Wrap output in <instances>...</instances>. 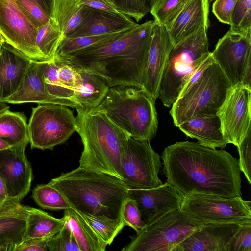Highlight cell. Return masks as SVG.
Masks as SVG:
<instances>
[{
    "label": "cell",
    "mask_w": 251,
    "mask_h": 251,
    "mask_svg": "<svg viewBox=\"0 0 251 251\" xmlns=\"http://www.w3.org/2000/svg\"><path fill=\"white\" fill-rule=\"evenodd\" d=\"M160 157L167 182L184 197L193 193L242 196L238 160L223 149L179 141L166 147Z\"/></svg>",
    "instance_id": "obj_1"
},
{
    "label": "cell",
    "mask_w": 251,
    "mask_h": 251,
    "mask_svg": "<svg viewBox=\"0 0 251 251\" xmlns=\"http://www.w3.org/2000/svg\"><path fill=\"white\" fill-rule=\"evenodd\" d=\"M154 20L137 24L118 38L83 49L63 60L95 73L109 87L133 85L142 88Z\"/></svg>",
    "instance_id": "obj_2"
},
{
    "label": "cell",
    "mask_w": 251,
    "mask_h": 251,
    "mask_svg": "<svg viewBox=\"0 0 251 251\" xmlns=\"http://www.w3.org/2000/svg\"><path fill=\"white\" fill-rule=\"evenodd\" d=\"M49 183L80 214L111 219L121 217L129 189L116 176L80 167L62 173Z\"/></svg>",
    "instance_id": "obj_3"
},
{
    "label": "cell",
    "mask_w": 251,
    "mask_h": 251,
    "mask_svg": "<svg viewBox=\"0 0 251 251\" xmlns=\"http://www.w3.org/2000/svg\"><path fill=\"white\" fill-rule=\"evenodd\" d=\"M76 109V131L83 146L79 167L122 179L121 161L128 135L103 113Z\"/></svg>",
    "instance_id": "obj_4"
},
{
    "label": "cell",
    "mask_w": 251,
    "mask_h": 251,
    "mask_svg": "<svg viewBox=\"0 0 251 251\" xmlns=\"http://www.w3.org/2000/svg\"><path fill=\"white\" fill-rule=\"evenodd\" d=\"M89 111L103 113L128 136L150 141L156 135L155 101L142 88L133 85L110 87L105 97Z\"/></svg>",
    "instance_id": "obj_5"
},
{
    "label": "cell",
    "mask_w": 251,
    "mask_h": 251,
    "mask_svg": "<svg viewBox=\"0 0 251 251\" xmlns=\"http://www.w3.org/2000/svg\"><path fill=\"white\" fill-rule=\"evenodd\" d=\"M208 29L202 26L172 48L159 87L158 97L164 106L175 103L193 72L210 54Z\"/></svg>",
    "instance_id": "obj_6"
},
{
    "label": "cell",
    "mask_w": 251,
    "mask_h": 251,
    "mask_svg": "<svg viewBox=\"0 0 251 251\" xmlns=\"http://www.w3.org/2000/svg\"><path fill=\"white\" fill-rule=\"evenodd\" d=\"M219 65L213 61L200 78L181 94L170 110L177 127L194 117L217 114L232 87Z\"/></svg>",
    "instance_id": "obj_7"
},
{
    "label": "cell",
    "mask_w": 251,
    "mask_h": 251,
    "mask_svg": "<svg viewBox=\"0 0 251 251\" xmlns=\"http://www.w3.org/2000/svg\"><path fill=\"white\" fill-rule=\"evenodd\" d=\"M202 224L180 209H177L146 224L122 250L175 251L180 243Z\"/></svg>",
    "instance_id": "obj_8"
},
{
    "label": "cell",
    "mask_w": 251,
    "mask_h": 251,
    "mask_svg": "<svg viewBox=\"0 0 251 251\" xmlns=\"http://www.w3.org/2000/svg\"><path fill=\"white\" fill-rule=\"evenodd\" d=\"M69 107L39 104L32 109L28 124L31 149L53 150L65 142L76 130V118Z\"/></svg>",
    "instance_id": "obj_9"
},
{
    "label": "cell",
    "mask_w": 251,
    "mask_h": 251,
    "mask_svg": "<svg viewBox=\"0 0 251 251\" xmlns=\"http://www.w3.org/2000/svg\"><path fill=\"white\" fill-rule=\"evenodd\" d=\"M180 210L201 224L251 222V201L193 193L184 197Z\"/></svg>",
    "instance_id": "obj_10"
},
{
    "label": "cell",
    "mask_w": 251,
    "mask_h": 251,
    "mask_svg": "<svg viewBox=\"0 0 251 251\" xmlns=\"http://www.w3.org/2000/svg\"><path fill=\"white\" fill-rule=\"evenodd\" d=\"M160 155L149 141L128 135L121 161L122 179L129 189H147L162 184L158 177L162 166Z\"/></svg>",
    "instance_id": "obj_11"
},
{
    "label": "cell",
    "mask_w": 251,
    "mask_h": 251,
    "mask_svg": "<svg viewBox=\"0 0 251 251\" xmlns=\"http://www.w3.org/2000/svg\"><path fill=\"white\" fill-rule=\"evenodd\" d=\"M0 29L5 41L31 61L44 62L36 46L37 28L15 0H0Z\"/></svg>",
    "instance_id": "obj_12"
},
{
    "label": "cell",
    "mask_w": 251,
    "mask_h": 251,
    "mask_svg": "<svg viewBox=\"0 0 251 251\" xmlns=\"http://www.w3.org/2000/svg\"><path fill=\"white\" fill-rule=\"evenodd\" d=\"M251 90L241 85L231 87L217 113L228 144L237 146L251 128Z\"/></svg>",
    "instance_id": "obj_13"
},
{
    "label": "cell",
    "mask_w": 251,
    "mask_h": 251,
    "mask_svg": "<svg viewBox=\"0 0 251 251\" xmlns=\"http://www.w3.org/2000/svg\"><path fill=\"white\" fill-rule=\"evenodd\" d=\"M211 54L232 86L240 85L245 69L251 61V36L229 30Z\"/></svg>",
    "instance_id": "obj_14"
},
{
    "label": "cell",
    "mask_w": 251,
    "mask_h": 251,
    "mask_svg": "<svg viewBox=\"0 0 251 251\" xmlns=\"http://www.w3.org/2000/svg\"><path fill=\"white\" fill-rule=\"evenodd\" d=\"M27 145L0 151V177L8 197L19 202L29 192L33 179L32 168L25 153Z\"/></svg>",
    "instance_id": "obj_15"
},
{
    "label": "cell",
    "mask_w": 251,
    "mask_h": 251,
    "mask_svg": "<svg viewBox=\"0 0 251 251\" xmlns=\"http://www.w3.org/2000/svg\"><path fill=\"white\" fill-rule=\"evenodd\" d=\"M128 197L136 201L145 225L171 211L180 209L184 198L167 182L151 189H129Z\"/></svg>",
    "instance_id": "obj_16"
},
{
    "label": "cell",
    "mask_w": 251,
    "mask_h": 251,
    "mask_svg": "<svg viewBox=\"0 0 251 251\" xmlns=\"http://www.w3.org/2000/svg\"><path fill=\"white\" fill-rule=\"evenodd\" d=\"M173 47L167 29L156 23L152 31L142 88L155 101L168 57Z\"/></svg>",
    "instance_id": "obj_17"
},
{
    "label": "cell",
    "mask_w": 251,
    "mask_h": 251,
    "mask_svg": "<svg viewBox=\"0 0 251 251\" xmlns=\"http://www.w3.org/2000/svg\"><path fill=\"white\" fill-rule=\"evenodd\" d=\"M242 225L203 224L180 243L175 251H228L231 239Z\"/></svg>",
    "instance_id": "obj_18"
},
{
    "label": "cell",
    "mask_w": 251,
    "mask_h": 251,
    "mask_svg": "<svg viewBox=\"0 0 251 251\" xmlns=\"http://www.w3.org/2000/svg\"><path fill=\"white\" fill-rule=\"evenodd\" d=\"M41 62H31L17 91L7 98L4 103H51L79 108V105L72 100L59 99L49 93L44 81Z\"/></svg>",
    "instance_id": "obj_19"
},
{
    "label": "cell",
    "mask_w": 251,
    "mask_h": 251,
    "mask_svg": "<svg viewBox=\"0 0 251 251\" xmlns=\"http://www.w3.org/2000/svg\"><path fill=\"white\" fill-rule=\"evenodd\" d=\"M31 61L6 42L0 43V102L18 90Z\"/></svg>",
    "instance_id": "obj_20"
},
{
    "label": "cell",
    "mask_w": 251,
    "mask_h": 251,
    "mask_svg": "<svg viewBox=\"0 0 251 251\" xmlns=\"http://www.w3.org/2000/svg\"><path fill=\"white\" fill-rule=\"evenodd\" d=\"M209 0H189L167 29L173 46L190 36L203 26L209 28Z\"/></svg>",
    "instance_id": "obj_21"
},
{
    "label": "cell",
    "mask_w": 251,
    "mask_h": 251,
    "mask_svg": "<svg viewBox=\"0 0 251 251\" xmlns=\"http://www.w3.org/2000/svg\"><path fill=\"white\" fill-rule=\"evenodd\" d=\"M186 136L196 139L200 144L216 149H224L228 144L217 114L192 117L177 126Z\"/></svg>",
    "instance_id": "obj_22"
},
{
    "label": "cell",
    "mask_w": 251,
    "mask_h": 251,
    "mask_svg": "<svg viewBox=\"0 0 251 251\" xmlns=\"http://www.w3.org/2000/svg\"><path fill=\"white\" fill-rule=\"evenodd\" d=\"M137 24L131 18H124L89 7L81 23L68 37L104 34L129 28Z\"/></svg>",
    "instance_id": "obj_23"
},
{
    "label": "cell",
    "mask_w": 251,
    "mask_h": 251,
    "mask_svg": "<svg viewBox=\"0 0 251 251\" xmlns=\"http://www.w3.org/2000/svg\"><path fill=\"white\" fill-rule=\"evenodd\" d=\"M75 66L80 74L82 80L74 92L72 98L79 105V108L90 111L100 103L107 94L110 87L107 81L99 75Z\"/></svg>",
    "instance_id": "obj_24"
},
{
    "label": "cell",
    "mask_w": 251,
    "mask_h": 251,
    "mask_svg": "<svg viewBox=\"0 0 251 251\" xmlns=\"http://www.w3.org/2000/svg\"><path fill=\"white\" fill-rule=\"evenodd\" d=\"M26 225L24 240L34 238H49L57 233L64 226V216L56 218L39 209L25 206Z\"/></svg>",
    "instance_id": "obj_25"
},
{
    "label": "cell",
    "mask_w": 251,
    "mask_h": 251,
    "mask_svg": "<svg viewBox=\"0 0 251 251\" xmlns=\"http://www.w3.org/2000/svg\"><path fill=\"white\" fill-rule=\"evenodd\" d=\"M89 7L78 0H53L51 18L64 37L69 36L81 23Z\"/></svg>",
    "instance_id": "obj_26"
},
{
    "label": "cell",
    "mask_w": 251,
    "mask_h": 251,
    "mask_svg": "<svg viewBox=\"0 0 251 251\" xmlns=\"http://www.w3.org/2000/svg\"><path fill=\"white\" fill-rule=\"evenodd\" d=\"M25 205L12 213L0 217V251H15L24 240L26 225Z\"/></svg>",
    "instance_id": "obj_27"
},
{
    "label": "cell",
    "mask_w": 251,
    "mask_h": 251,
    "mask_svg": "<svg viewBox=\"0 0 251 251\" xmlns=\"http://www.w3.org/2000/svg\"><path fill=\"white\" fill-rule=\"evenodd\" d=\"M64 216L81 251H105L107 245L87 221L73 209L65 210Z\"/></svg>",
    "instance_id": "obj_28"
},
{
    "label": "cell",
    "mask_w": 251,
    "mask_h": 251,
    "mask_svg": "<svg viewBox=\"0 0 251 251\" xmlns=\"http://www.w3.org/2000/svg\"><path fill=\"white\" fill-rule=\"evenodd\" d=\"M0 137L12 146L29 143L28 124L21 112L9 110L0 115Z\"/></svg>",
    "instance_id": "obj_29"
},
{
    "label": "cell",
    "mask_w": 251,
    "mask_h": 251,
    "mask_svg": "<svg viewBox=\"0 0 251 251\" xmlns=\"http://www.w3.org/2000/svg\"><path fill=\"white\" fill-rule=\"evenodd\" d=\"M132 27L101 35L76 37H64L58 47L54 59H66L83 49L111 41Z\"/></svg>",
    "instance_id": "obj_30"
},
{
    "label": "cell",
    "mask_w": 251,
    "mask_h": 251,
    "mask_svg": "<svg viewBox=\"0 0 251 251\" xmlns=\"http://www.w3.org/2000/svg\"><path fill=\"white\" fill-rule=\"evenodd\" d=\"M63 37L58 25L51 18L37 29L36 46L44 62L54 60Z\"/></svg>",
    "instance_id": "obj_31"
},
{
    "label": "cell",
    "mask_w": 251,
    "mask_h": 251,
    "mask_svg": "<svg viewBox=\"0 0 251 251\" xmlns=\"http://www.w3.org/2000/svg\"><path fill=\"white\" fill-rule=\"evenodd\" d=\"M32 197L36 204L44 209H73L63 194L49 183L36 185L32 190Z\"/></svg>",
    "instance_id": "obj_32"
},
{
    "label": "cell",
    "mask_w": 251,
    "mask_h": 251,
    "mask_svg": "<svg viewBox=\"0 0 251 251\" xmlns=\"http://www.w3.org/2000/svg\"><path fill=\"white\" fill-rule=\"evenodd\" d=\"M189 0H155L149 12L154 21L168 29Z\"/></svg>",
    "instance_id": "obj_33"
},
{
    "label": "cell",
    "mask_w": 251,
    "mask_h": 251,
    "mask_svg": "<svg viewBox=\"0 0 251 251\" xmlns=\"http://www.w3.org/2000/svg\"><path fill=\"white\" fill-rule=\"evenodd\" d=\"M80 214L107 246L112 243L125 226L121 217L111 219L105 216L95 217Z\"/></svg>",
    "instance_id": "obj_34"
},
{
    "label": "cell",
    "mask_w": 251,
    "mask_h": 251,
    "mask_svg": "<svg viewBox=\"0 0 251 251\" xmlns=\"http://www.w3.org/2000/svg\"><path fill=\"white\" fill-rule=\"evenodd\" d=\"M41 67L49 93L59 99L74 101L72 98L74 93L63 85L59 78L57 61L54 59L41 62Z\"/></svg>",
    "instance_id": "obj_35"
},
{
    "label": "cell",
    "mask_w": 251,
    "mask_h": 251,
    "mask_svg": "<svg viewBox=\"0 0 251 251\" xmlns=\"http://www.w3.org/2000/svg\"><path fill=\"white\" fill-rule=\"evenodd\" d=\"M230 30L251 36V0H238L231 19Z\"/></svg>",
    "instance_id": "obj_36"
},
{
    "label": "cell",
    "mask_w": 251,
    "mask_h": 251,
    "mask_svg": "<svg viewBox=\"0 0 251 251\" xmlns=\"http://www.w3.org/2000/svg\"><path fill=\"white\" fill-rule=\"evenodd\" d=\"M47 247L49 251H81L67 222L57 233L48 238Z\"/></svg>",
    "instance_id": "obj_37"
},
{
    "label": "cell",
    "mask_w": 251,
    "mask_h": 251,
    "mask_svg": "<svg viewBox=\"0 0 251 251\" xmlns=\"http://www.w3.org/2000/svg\"><path fill=\"white\" fill-rule=\"evenodd\" d=\"M54 59L58 63V73L61 82L66 88L74 93L82 80L77 67L67 60Z\"/></svg>",
    "instance_id": "obj_38"
},
{
    "label": "cell",
    "mask_w": 251,
    "mask_h": 251,
    "mask_svg": "<svg viewBox=\"0 0 251 251\" xmlns=\"http://www.w3.org/2000/svg\"><path fill=\"white\" fill-rule=\"evenodd\" d=\"M22 13L37 29L46 24L50 17L37 4L30 0H15Z\"/></svg>",
    "instance_id": "obj_39"
},
{
    "label": "cell",
    "mask_w": 251,
    "mask_h": 251,
    "mask_svg": "<svg viewBox=\"0 0 251 251\" xmlns=\"http://www.w3.org/2000/svg\"><path fill=\"white\" fill-rule=\"evenodd\" d=\"M121 218L125 225L133 228L136 233L140 232L146 225L136 201L128 197L123 203Z\"/></svg>",
    "instance_id": "obj_40"
},
{
    "label": "cell",
    "mask_w": 251,
    "mask_h": 251,
    "mask_svg": "<svg viewBox=\"0 0 251 251\" xmlns=\"http://www.w3.org/2000/svg\"><path fill=\"white\" fill-rule=\"evenodd\" d=\"M237 147L239 165L249 184H251V128L250 129Z\"/></svg>",
    "instance_id": "obj_41"
},
{
    "label": "cell",
    "mask_w": 251,
    "mask_h": 251,
    "mask_svg": "<svg viewBox=\"0 0 251 251\" xmlns=\"http://www.w3.org/2000/svg\"><path fill=\"white\" fill-rule=\"evenodd\" d=\"M228 251H251V222L242 225L231 239Z\"/></svg>",
    "instance_id": "obj_42"
},
{
    "label": "cell",
    "mask_w": 251,
    "mask_h": 251,
    "mask_svg": "<svg viewBox=\"0 0 251 251\" xmlns=\"http://www.w3.org/2000/svg\"><path fill=\"white\" fill-rule=\"evenodd\" d=\"M212 12L219 21L230 25L231 16L238 0H215Z\"/></svg>",
    "instance_id": "obj_43"
},
{
    "label": "cell",
    "mask_w": 251,
    "mask_h": 251,
    "mask_svg": "<svg viewBox=\"0 0 251 251\" xmlns=\"http://www.w3.org/2000/svg\"><path fill=\"white\" fill-rule=\"evenodd\" d=\"M121 11L138 22L148 12L143 7L139 0H114Z\"/></svg>",
    "instance_id": "obj_44"
},
{
    "label": "cell",
    "mask_w": 251,
    "mask_h": 251,
    "mask_svg": "<svg viewBox=\"0 0 251 251\" xmlns=\"http://www.w3.org/2000/svg\"><path fill=\"white\" fill-rule=\"evenodd\" d=\"M82 4L94 9L117 15L124 18H130L124 14L114 0H78Z\"/></svg>",
    "instance_id": "obj_45"
},
{
    "label": "cell",
    "mask_w": 251,
    "mask_h": 251,
    "mask_svg": "<svg viewBox=\"0 0 251 251\" xmlns=\"http://www.w3.org/2000/svg\"><path fill=\"white\" fill-rule=\"evenodd\" d=\"M22 205L20 202L8 197L4 183L0 177V217L20 210Z\"/></svg>",
    "instance_id": "obj_46"
},
{
    "label": "cell",
    "mask_w": 251,
    "mask_h": 251,
    "mask_svg": "<svg viewBox=\"0 0 251 251\" xmlns=\"http://www.w3.org/2000/svg\"><path fill=\"white\" fill-rule=\"evenodd\" d=\"M48 238H34L23 240L15 251H47Z\"/></svg>",
    "instance_id": "obj_47"
},
{
    "label": "cell",
    "mask_w": 251,
    "mask_h": 251,
    "mask_svg": "<svg viewBox=\"0 0 251 251\" xmlns=\"http://www.w3.org/2000/svg\"><path fill=\"white\" fill-rule=\"evenodd\" d=\"M240 85L251 90V61L248 62L245 69Z\"/></svg>",
    "instance_id": "obj_48"
},
{
    "label": "cell",
    "mask_w": 251,
    "mask_h": 251,
    "mask_svg": "<svg viewBox=\"0 0 251 251\" xmlns=\"http://www.w3.org/2000/svg\"><path fill=\"white\" fill-rule=\"evenodd\" d=\"M40 7L50 17L52 13L53 0H30Z\"/></svg>",
    "instance_id": "obj_49"
},
{
    "label": "cell",
    "mask_w": 251,
    "mask_h": 251,
    "mask_svg": "<svg viewBox=\"0 0 251 251\" xmlns=\"http://www.w3.org/2000/svg\"><path fill=\"white\" fill-rule=\"evenodd\" d=\"M143 7L149 12L155 0H139Z\"/></svg>",
    "instance_id": "obj_50"
},
{
    "label": "cell",
    "mask_w": 251,
    "mask_h": 251,
    "mask_svg": "<svg viewBox=\"0 0 251 251\" xmlns=\"http://www.w3.org/2000/svg\"><path fill=\"white\" fill-rule=\"evenodd\" d=\"M13 147L8 142L0 137V151Z\"/></svg>",
    "instance_id": "obj_51"
},
{
    "label": "cell",
    "mask_w": 251,
    "mask_h": 251,
    "mask_svg": "<svg viewBox=\"0 0 251 251\" xmlns=\"http://www.w3.org/2000/svg\"><path fill=\"white\" fill-rule=\"evenodd\" d=\"M9 109V106L3 102H0V115Z\"/></svg>",
    "instance_id": "obj_52"
},
{
    "label": "cell",
    "mask_w": 251,
    "mask_h": 251,
    "mask_svg": "<svg viewBox=\"0 0 251 251\" xmlns=\"http://www.w3.org/2000/svg\"><path fill=\"white\" fill-rule=\"evenodd\" d=\"M5 42L3 36L0 34V43Z\"/></svg>",
    "instance_id": "obj_53"
},
{
    "label": "cell",
    "mask_w": 251,
    "mask_h": 251,
    "mask_svg": "<svg viewBox=\"0 0 251 251\" xmlns=\"http://www.w3.org/2000/svg\"><path fill=\"white\" fill-rule=\"evenodd\" d=\"M215 0H209V3L211 2L212 1H214Z\"/></svg>",
    "instance_id": "obj_54"
},
{
    "label": "cell",
    "mask_w": 251,
    "mask_h": 251,
    "mask_svg": "<svg viewBox=\"0 0 251 251\" xmlns=\"http://www.w3.org/2000/svg\"><path fill=\"white\" fill-rule=\"evenodd\" d=\"M0 34L1 35V32L0 29Z\"/></svg>",
    "instance_id": "obj_55"
},
{
    "label": "cell",
    "mask_w": 251,
    "mask_h": 251,
    "mask_svg": "<svg viewBox=\"0 0 251 251\" xmlns=\"http://www.w3.org/2000/svg\"></svg>",
    "instance_id": "obj_56"
}]
</instances>
